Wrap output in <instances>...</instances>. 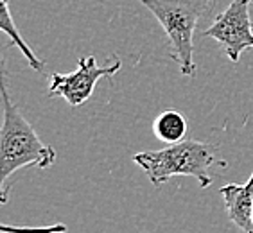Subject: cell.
Listing matches in <instances>:
<instances>
[{
    "label": "cell",
    "instance_id": "cell-1",
    "mask_svg": "<svg viewBox=\"0 0 253 233\" xmlns=\"http://www.w3.org/2000/svg\"><path fill=\"white\" fill-rule=\"evenodd\" d=\"M0 101H2V124H0V204L9 203L7 180L16 170L25 167L49 169L56 163V151L45 144L34 131L29 120L20 112L9 93V79L5 61L0 54Z\"/></svg>",
    "mask_w": 253,
    "mask_h": 233
},
{
    "label": "cell",
    "instance_id": "cell-2",
    "mask_svg": "<svg viewBox=\"0 0 253 233\" xmlns=\"http://www.w3.org/2000/svg\"><path fill=\"white\" fill-rule=\"evenodd\" d=\"M133 161L155 187H162L174 176H190L198 180L201 189H209L217 176L215 169H228L226 160L217 155V147L200 140H183L160 151H144L133 156Z\"/></svg>",
    "mask_w": 253,
    "mask_h": 233
},
{
    "label": "cell",
    "instance_id": "cell-3",
    "mask_svg": "<svg viewBox=\"0 0 253 233\" xmlns=\"http://www.w3.org/2000/svg\"><path fill=\"white\" fill-rule=\"evenodd\" d=\"M160 22L169 39V58L181 76H196L194 33L200 20L209 15L217 0H138Z\"/></svg>",
    "mask_w": 253,
    "mask_h": 233
},
{
    "label": "cell",
    "instance_id": "cell-4",
    "mask_svg": "<svg viewBox=\"0 0 253 233\" xmlns=\"http://www.w3.org/2000/svg\"><path fill=\"white\" fill-rule=\"evenodd\" d=\"M122 61L119 56L113 54L112 61L104 67H99L95 56L79 58L78 68L74 72L59 74L54 72L50 76L49 97H61L68 102V106L79 108L83 106L88 99L92 97L95 84L99 79H112L121 70Z\"/></svg>",
    "mask_w": 253,
    "mask_h": 233
},
{
    "label": "cell",
    "instance_id": "cell-5",
    "mask_svg": "<svg viewBox=\"0 0 253 233\" xmlns=\"http://www.w3.org/2000/svg\"><path fill=\"white\" fill-rule=\"evenodd\" d=\"M253 0H232V4L215 16L214 24L203 31L205 38H214L232 63H239L244 50L253 49V22L250 7Z\"/></svg>",
    "mask_w": 253,
    "mask_h": 233
},
{
    "label": "cell",
    "instance_id": "cell-6",
    "mask_svg": "<svg viewBox=\"0 0 253 233\" xmlns=\"http://www.w3.org/2000/svg\"><path fill=\"white\" fill-rule=\"evenodd\" d=\"M221 197L234 226L244 233H253V172L244 185H224L221 189Z\"/></svg>",
    "mask_w": 253,
    "mask_h": 233
},
{
    "label": "cell",
    "instance_id": "cell-7",
    "mask_svg": "<svg viewBox=\"0 0 253 233\" xmlns=\"http://www.w3.org/2000/svg\"><path fill=\"white\" fill-rule=\"evenodd\" d=\"M9 2L11 0H0V33H4L5 36H9L11 43L15 45L16 49H20V52L25 56L27 63H29V67L33 68V70L43 72L45 61L40 59L38 56L33 52V49L27 45V41L22 38V34H20L18 27H16V24H15V18L11 15Z\"/></svg>",
    "mask_w": 253,
    "mask_h": 233
},
{
    "label": "cell",
    "instance_id": "cell-8",
    "mask_svg": "<svg viewBox=\"0 0 253 233\" xmlns=\"http://www.w3.org/2000/svg\"><path fill=\"white\" fill-rule=\"evenodd\" d=\"M153 131L158 140H162L167 146L172 144H180L185 140L187 135V120L185 116L181 115L180 112L174 110H167V112L160 113L155 118L153 124Z\"/></svg>",
    "mask_w": 253,
    "mask_h": 233
},
{
    "label": "cell",
    "instance_id": "cell-9",
    "mask_svg": "<svg viewBox=\"0 0 253 233\" xmlns=\"http://www.w3.org/2000/svg\"><path fill=\"white\" fill-rule=\"evenodd\" d=\"M65 224H50V226H13L0 221V233H65Z\"/></svg>",
    "mask_w": 253,
    "mask_h": 233
},
{
    "label": "cell",
    "instance_id": "cell-10",
    "mask_svg": "<svg viewBox=\"0 0 253 233\" xmlns=\"http://www.w3.org/2000/svg\"><path fill=\"white\" fill-rule=\"evenodd\" d=\"M252 219H253V215H252Z\"/></svg>",
    "mask_w": 253,
    "mask_h": 233
}]
</instances>
